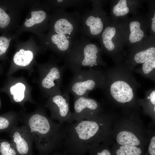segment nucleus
<instances>
[{"label": "nucleus", "instance_id": "obj_1", "mask_svg": "<svg viewBox=\"0 0 155 155\" xmlns=\"http://www.w3.org/2000/svg\"><path fill=\"white\" fill-rule=\"evenodd\" d=\"M105 117L100 114L91 119L76 121L65 127L62 143L64 155H84L105 138Z\"/></svg>", "mask_w": 155, "mask_h": 155}, {"label": "nucleus", "instance_id": "obj_2", "mask_svg": "<svg viewBox=\"0 0 155 155\" xmlns=\"http://www.w3.org/2000/svg\"><path fill=\"white\" fill-rule=\"evenodd\" d=\"M133 70L123 62L104 71L106 79L102 89L107 98L125 107L133 108L139 104L137 93L141 85Z\"/></svg>", "mask_w": 155, "mask_h": 155}, {"label": "nucleus", "instance_id": "obj_3", "mask_svg": "<svg viewBox=\"0 0 155 155\" xmlns=\"http://www.w3.org/2000/svg\"><path fill=\"white\" fill-rule=\"evenodd\" d=\"M24 124L32 134L36 146L47 152L62 147L65 137V127L44 114H34L24 119Z\"/></svg>", "mask_w": 155, "mask_h": 155}, {"label": "nucleus", "instance_id": "obj_4", "mask_svg": "<svg viewBox=\"0 0 155 155\" xmlns=\"http://www.w3.org/2000/svg\"><path fill=\"white\" fill-rule=\"evenodd\" d=\"M101 52L98 45L81 35L63 57L64 65L73 73L82 67H105L107 64L102 58Z\"/></svg>", "mask_w": 155, "mask_h": 155}, {"label": "nucleus", "instance_id": "obj_5", "mask_svg": "<svg viewBox=\"0 0 155 155\" xmlns=\"http://www.w3.org/2000/svg\"><path fill=\"white\" fill-rule=\"evenodd\" d=\"M73 73L66 91L73 95L74 99L88 97L90 92L97 88L102 89L106 79L104 71L92 68L81 69Z\"/></svg>", "mask_w": 155, "mask_h": 155}, {"label": "nucleus", "instance_id": "obj_6", "mask_svg": "<svg viewBox=\"0 0 155 155\" xmlns=\"http://www.w3.org/2000/svg\"><path fill=\"white\" fill-rule=\"evenodd\" d=\"M99 39L102 52L109 56L115 65L124 62L127 52L124 49L123 37L117 21L110 19Z\"/></svg>", "mask_w": 155, "mask_h": 155}, {"label": "nucleus", "instance_id": "obj_7", "mask_svg": "<svg viewBox=\"0 0 155 155\" xmlns=\"http://www.w3.org/2000/svg\"><path fill=\"white\" fill-rule=\"evenodd\" d=\"M92 8L82 16L81 35L89 39H99L110 20L103 8L106 1L90 0Z\"/></svg>", "mask_w": 155, "mask_h": 155}, {"label": "nucleus", "instance_id": "obj_8", "mask_svg": "<svg viewBox=\"0 0 155 155\" xmlns=\"http://www.w3.org/2000/svg\"><path fill=\"white\" fill-rule=\"evenodd\" d=\"M125 46L129 48L148 36L149 25L145 16L139 11L117 21Z\"/></svg>", "mask_w": 155, "mask_h": 155}, {"label": "nucleus", "instance_id": "obj_9", "mask_svg": "<svg viewBox=\"0 0 155 155\" xmlns=\"http://www.w3.org/2000/svg\"><path fill=\"white\" fill-rule=\"evenodd\" d=\"M82 15L76 11L69 12L58 9L54 16L53 29L55 34L78 37L80 34Z\"/></svg>", "mask_w": 155, "mask_h": 155}, {"label": "nucleus", "instance_id": "obj_10", "mask_svg": "<svg viewBox=\"0 0 155 155\" xmlns=\"http://www.w3.org/2000/svg\"><path fill=\"white\" fill-rule=\"evenodd\" d=\"M155 56V36L149 34L132 46L127 53L124 62L132 69Z\"/></svg>", "mask_w": 155, "mask_h": 155}, {"label": "nucleus", "instance_id": "obj_11", "mask_svg": "<svg viewBox=\"0 0 155 155\" xmlns=\"http://www.w3.org/2000/svg\"><path fill=\"white\" fill-rule=\"evenodd\" d=\"M69 94L66 91L63 94L54 95L46 106L51 110V118L61 124L66 122L70 124L74 121L73 113L69 110Z\"/></svg>", "mask_w": 155, "mask_h": 155}, {"label": "nucleus", "instance_id": "obj_12", "mask_svg": "<svg viewBox=\"0 0 155 155\" xmlns=\"http://www.w3.org/2000/svg\"><path fill=\"white\" fill-rule=\"evenodd\" d=\"M73 121H80L93 118L101 113L100 104L94 99L88 97H80L74 99Z\"/></svg>", "mask_w": 155, "mask_h": 155}, {"label": "nucleus", "instance_id": "obj_13", "mask_svg": "<svg viewBox=\"0 0 155 155\" xmlns=\"http://www.w3.org/2000/svg\"><path fill=\"white\" fill-rule=\"evenodd\" d=\"M10 133L11 142L16 151L21 155L28 154L34 140L27 127L25 125H17L10 130Z\"/></svg>", "mask_w": 155, "mask_h": 155}, {"label": "nucleus", "instance_id": "obj_14", "mask_svg": "<svg viewBox=\"0 0 155 155\" xmlns=\"http://www.w3.org/2000/svg\"><path fill=\"white\" fill-rule=\"evenodd\" d=\"M142 1L135 0H116L111 1V19L118 21L138 12Z\"/></svg>", "mask_w": 155, "mask_h": 155}, {"label": "nucleus", "instance_id": "obj_15", "mask_svg": "<svg viewBox=\"0 0 155 155\" xmlns=\"http://www.w3.org/2000/svg\"><path fill=\"white\" fill-rule=\"evenodd\" d=\"M66 68L64 65L61 66L56 65L51 67L42 80V87L47 90H53L55 94L61 93L60 87L63 72Z\"/></svg>", "mask_w": 155, "mask_h": 155}, {"label": "nucleus", "instance_id": "obj_16", "mask_svg": "<svg viewBox=\"0 0 155 155\" xmlns=\"http://www.w3.org/2000/svg\"><path fill=\"white\" fill-rule=\"evenodd\" d=\"M79 37L54 34L51 35L50 40L56 52L61 58H63Z\"/></svg>", "mask_w": 155, "mask_h": 155}, {"label": "nucleus", "instance_id": "obj_17", "mask_svg": "<svg viewBox=\"0 0 155 155\" xmlns=\"http://www.w3.org/2000/svg\"><path fill=\"white\" fill-rule=\"evenodd\" d=\"M145 78L155 82V56L142 64L140 67L133 70Z\"/></svg>", "mask_w": 155, "mask_h": 155}, {"label": "nucleus", "instance_id": "obj_18", "mask_svg": "<svg viewBox=\"0 0 155 155\" xmlns=\"http://www.w3.org/2000/svg\"><path fill=\"white\" fill-rule=\"evenodd\" d=\"M139 104L142 105L145 111L154 114L155 112V89L154 88L146 91L144 99H138Z\"/></svg>", "mask_w": 155, "mask_h": 155}, {"label": "nucleus", "instance_id": "obj_19", "mask_svg": "<svg viewBox=\"0 0 155 155\" xmlns=\"http://www.w3.org/2000/svg\"><path fill=\"white\" fill-rule=\"evenodd\" d=\"M117 143L120 145H130L138 146L140 141L133 133L124 130L119 132L116 137Z\"/></svg>", "mask_w": 155, "mask_h": 155}, {"label": "nucleus", "instance_id": "obj_20", "mask_svg": "<svg viewBox=\"0 0 155 155\" xmlns=\"http://www.w3.org/2000/svg\"><path fill=\"white\" fill-rule=\"evenodd\" d=\"M33 59V54L31 51L21 49L15 54L13 60L16 65L22 66L28 65Z\"/></svg>", "mask_w": 155, "mask_h": 155}, {"label": "nucleus", "instance_id": "obj_21", "mask_svg": "<svg viewBox=\"0 0 155 155\" xmlns=\"http://www.w3.org/2000/svg\"><path fill=\"white\" fill-rule=\"evenodd\" d=\"M148 11L145 16L149 25V34L155 36V5L154 1H147Z\"/></svg>", "mask_w": 155, "mask_h": 155}, {"label": "nucleus", "instance_id": "obj_22", "mask_svg": "<svg viewBox=\"0 0 155 155\" xmlns=\"http://www.w3.org/2000/svg\"><path fill=\"white\" fill-rule=\"evenodd\" d=\"M142 149L130 145H120L115 152V155H142Z\"/></svg>", "mask_w": 155, "mask_h": 155}, {"label": "nucleus", "instance_id": "obj_23", "mask_svg": "<svg viewBox=\"0 0 155 155\" xmlns=\"http://www.w3.org/2000/svg\"><path fill=\"white\" fill-rule=\"evenodd\" d=\"M31 14V18L26 19L25 22V25L27 27H30L36 24L42 22L46 20L47 17L46 13L41 10L32 11Z\"/></svg>", "mask_w": 155, "mask_h": 155}, {"label": "nucleus", "instance_id": "obj_24", "mask_svg": "<svg viewBox=\"0 0 155 155\" xmlns=\"http://www.w3.org/2000/svg\"><path fill=\"white\" fill-rule=\"evenodd\" d=\"M25 86L21 83H18L10 88L11 94L13 95L14 100L17 102H21L24 98Z\"/></svg>", "mask_w": 155, "mask_h": 155}, {"label": "nucleus", "instance_id": "obj_25", "mask_svg": "<svg viewBox=\"0 0 155 155\" xmlns=\"http://www.w3.org/2000/svg\"><path fill=\"white\" fill-rule=\"evenodd\" d=\"M16 154V150L11 141H4L0 142V155Z\"/></svg>", "mask_w": 155, "mask_h": 155}, {"label": "nucleus", "instance_id": "obj_26", "mask_svg": "<svg viewBox=\"0 0 155 155\" xmlns=\"http://www.w3.org/2000/svg\"><path fill=\"white\" fill-rule=\"evenodd\" d=\"M20 119L13 117L10 119L0 117V130L9 128L10 130L17 125Z\"/></svg>", "mask_w": 155, "mask_h": 155}, {"label": "nucleus", "instance_id": "obj_27", "mask_svg": "<svg viewBox=\"0 0 155 155\" xmlns=\"http://www.w3.org/2000/svg\"><path fill=\"white\" fill-rule=\"evenodd\" d=\"M88 152V155H113L108 148L99 144L92 146Z\"/></svg>", "mask_w": 155, "mask_h": 155}, {"label": "nucleus", "instance_id": "obj_28", "mask_svg": "<svg viewBox=\"0 0 155 155\" xmlns=\"http://www.w3.org/2000/svg\"><path fill=\"white\" fill-rule=\"evenodd\" d=\"M10 18L9 15L0 7V27L3 28L9 24Z\"/></svg>", "mask_w": 155, "mask_h": 155}, {"label": "nucleus", "instance_id": "obj_29", "mask_svg": "<svg viewBox=\"0 0 155 155\" xmlns=\"http://www.w3.org/2000/svg\"><path fill=\"white\" fill-rule=\"evenodd\" d=\"M9 46V42L7 38L4 36L0 37V55L5 52Z\"/></svg>", "mask_w": 155, "mask_h": 155}, {"label": "nucleus", "instance_id": "obj_30", "mask_svg": "<svg viewBox=\"0 0 155 155\" xmlns=\"http://www.w3.org/2000/svg\"><path fill=\"white\" fill-rule=\"evenodd\" d=\"M149 155H155V137L152 136L151 139L148 149Z\"/></svg>", "mask_w": 155, "mask_h": 155}, {"label": "nucleus", "instance_id": "obj_31", "mask_svg": "<svg viewBox=\"0 0 155 155\" xmlns=\"http://www.w3.org/2000/svg\"><path fill=\"white\" fill-rule=\"evenodd\" d=\"M55 155H64L63 154L58 153L56 154Z\"/></svg>", "mask_w": 155, "mask_h": 155}]
</instances>
